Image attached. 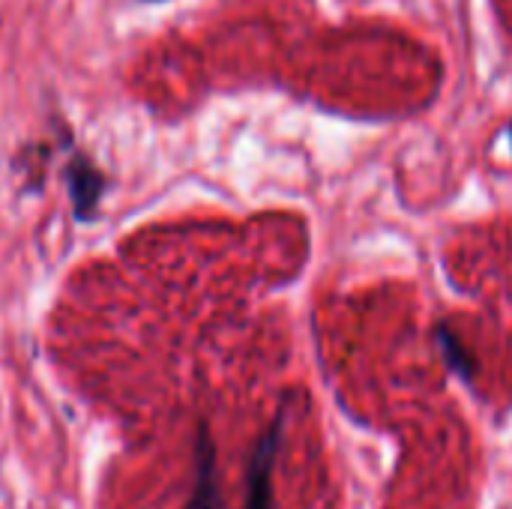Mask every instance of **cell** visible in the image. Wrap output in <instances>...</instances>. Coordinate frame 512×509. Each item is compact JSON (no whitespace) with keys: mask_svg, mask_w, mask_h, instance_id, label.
Wrapping results in <instances>:
<instances>
[{"mask_svg":"<svg viewBox=\"0 0 512 509\" xmlns=\"http://www.w3.org/2000/svg\"><path fill=\"white\" fill-rule=\"evenodd\" d=\"M192 465H195V483H192V495H189L186 509H222L219 474H216V447H213L207 426H198Z\"/></svg>","mask_w":512,"mask_h":509,"instance_id":"7a4b0ae2","label":"cell"},{"mask_svg":"<svg viewBox=\"0 0 512 509\" xmlns=\"http://www.w3.org/2000/svg\"><path fill=\"white\" fill-rule=\"evenodd\" d=\"M282 435H285V408L276 414L270 429L261 435V441L252 450L249 459V492H246V507L243 509H273V468L282 450Z\"/></svg>","mask_w":512,"mask_h":509,"instance_id":"6da1fadb","label":"cell"},{"mask_svg":"<svg viewBox=\"0 0 512 509\" xmlns=\"http://www.w3.org/2000/svg\"><path fill=\"white\" fill-rule=\"evenodd\" d=\"M69 189H72V204H75V216L84 219L99 195H102V177L93 165H87L84 159H75L72 168H69Z\"/></svg>","mask_w":512,"mask_h":509,"instance_id":"3957f363","label":"cell"}]
</instances>
